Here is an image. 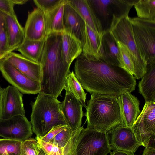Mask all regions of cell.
<instances>
[{"label":"cell","instance_id":"obj_42","mask_svg":"<svg viewBox=\"0 0 155 155\" xmlns=\"http://www.w3.org/2000/svg\"><path fill=\"white\" fill-rule=\"evenodd\" d=\"M15 5H22L26 3L28 1V0H12Z\"/></svg>","mask_w":155,"mask_h":155},{"label":"cell","instance_id":"obj_35","mask_svg":"<svg viewBox=\"0 0 155 155\" xmlns=\"http://www.w3.org/2000/svg\"><path fill=\"white\" fill-rule=\"evenodd\" d=\"M35 139L29 138L22 142L21 155H38L35 148Z\"/></svg>","mask_w":155,"mask_h":155},{"label":"cell","instance_id":"obj_32","mask_svg":"<svg viewBox=\"0 0 155 155\" xmlns=\"http://www.w3.org/2000/svg\"><path fill=\"white\" fill-rule=\"evenodd\" d=\"M73 132L68 126L58 134L49 143L62 149L70 139Z\"/></svg>","mask_w":155,"mask_h":155},{"label":"cell","instance_id":"obj_4","mask_svg":"<svg viewBox=\"0 0 155 155\" xmlns=\"http://www.w3.org/2000/svg\"><path fill=\"white\" fill-rule=\"evenodd\" d=\"M61 103L52 96L38 93L32 103L30 117L32 130L36 136H44L54 126L67 125L61 110Z\"/></svg>","mask_w":155,"mask_h":155},{"label":"cell","instance_id":"obj_18","mask_svg":"<svg viewBox=\"0 0 155 155\" xmlns=\"http://www.w3.org/2000/svg\"><path fill=\"white\" fill-rule=\"evenodd\" d=\"M102 37L85 23L84 41L82 54L87 59L92 61L101 59L103 54Z\"/></svg>","mask_w":155,"mask_h":155},{"label":"cell","instance_id":"obj_8","mask_svg":"<svg viewBox=\"0 0 155 155\" xmlns=\"http://www.w3.org/2000/svg\"><path fill=\"white\" fill-rule=\"evenodd\" d=\"M131 128L138 141L145 147L155 143V102H145Z\"/></svg>","mask_w":155,"mask_h":155},{"label":"cell","instance_id":"obj_7","mask_svg":"<svg viewBox=\"0 0 155 155\" xmlns=\"http://www.w3.org/2000/svg\"><path fill=\"white\" fill-rule=\"evenodd\" d=\"M111 150L106 132L83 127L72 155H107Z\"/></svg>","mask_w":155,"mask_h":155},{"label":"cell","instance_id":"obj_28","mask_svg":"<svg viewBox=\"0 0 155 155\" xmlns=\"http://www.w3.org/2000/svg\"><path fill=\"white\" fill-rule=\"evenodd\" d=\"M119 52L118 67L134 77L135 76L134 65L131 54L126 46L119 41H115Z\"/></svg>","mask_w":155,"mask_h":155},{"label":"cell","instance_id":"obj_43","mask_svg":"<svg viewBox=\"0 0 155 155\" xmlns=\"http://www.w3.org/2000/svg\"></svg>","mask_w":155,"mask_h":155},{"label":"cell","instance_id":"obj_20","mask_svg":"<svg viewBox=\"0 0 155 155\" xmlns=\"http://www.w3.org/2000/svg\"><path fill=\"white\" fill-rule=\"evenodd\" d=\"M86 24L96 33L103 36L105 30L97 17L88 0H68Z\"/></svg>","mask_w":155,"mask_h":155},{"label":"cell","instance_id":"obj_13","mask_svg":"<svg viewBox=\"0 0 155 155\" xmlns=\"http://www.w3.org/2000/svg\"><path fill=\"white\" fill-rule=\"evenodd\" d=\"M21 93L12 86H8L3 89L0 119H7L17 116H25Z\"/></svg>","mask_w":155,"mask_h":155},{"label":"cell","instance_id":"obj_6","mask_svg":"<svg viewBox=\"0 0 155 155\" xmlns=\"http://www.w3.org/2000/svg\"><path fill=\"white\" fill-rule=\"evenodd\" d=\"M136 42L147 62L155 64V20L129 17Z\"/></svg>","mask_w":155,"mask_h":155},{"label":"cell","instance_id":"obj_16","mask_svg":"<svg viewBox=\"0 0 155 155\" xmlns=\"http://www.w3.org/2000/svg\"><path fill=\"white\" fill-rule=\"evenodd\" d=\"M117 99L123 126L131 127L141 112L139 100L128 92L122 94Z\"/></svg>","mask_w":155,"mask_h":155},{"label":"cell","instance_id":"obj_30","mask_svg":"<svg viewBox=\"0 0 155 155\" xmlns=\"http://www.w3.org/2000/svg\"><path fill=\"white\" fill-rule=\"evenodd\" d=\"M22 141L0 139V155H21Z\"/></svg>","mask_w":155,"mask_h":155},{"label":"cell","instance_id":"obj_14","mask_svg":"<svg viewBox=\"0 0 155 155\" xmlns=\"http://www.w3.org/2000/svg\"><path fill=\"white\" fill-rule=\"evenodd\" d=\"M46 25L45 13L38 8L34 9L28 13L24 28L25 38L36 41L45 40Z\"/></svg>","mask_w":155,"mask_h":155},{"label":"cell","instance_id":"obj_12","mask_svg":"<svg viewBox=\"0 0 155 155\" xmlns=\"http://www.w3.org/2000/svg\"><path fill=\"white\" fill-rule=\"evenodd\" d=\"M64 89L65 94L64 101L61 102L60 109L67 125L73 131L80 127L84 116L83 107L70 91L66 84Z\"/></svg>","mask_w":155,"mask_h":155},{"label":"cell","instance_id":"obj_5","mask_svg":"<svg viewBox=\"0 0 155 155\" xmlns=\"http://www.w3.org/2000/svg\"><path fill=\"white\" fill-rule=\"evenodd\" d=\"M128 14H112L110 27L107 30L115 41L121 42L129 50L134 65V78L140 79L146 73L147 64L134 39Z\"/></svg>","mask_w":155,"mask_h":155},{"label":"cell","instance_id":"obj_29","mask_svg":"<svg viewBox=\"0 0 155 155\" xmlns=\"http://www.w3.org/2000/svg\"><path fill=\"white\" fill-rule=\"evenodd\" d=\"M134 6L138 17L155 20V0H137Z\"/></svg>","mask_w":155,"mask_h":155},{"label":"cell","instance_id":"obj_26","mask_svg":"<svg viewBox=\"0 0 155 155\" xmlns=\"http://www.w3.org/2000/svg\"><path fill=\"white\" fill-rule=\"evenodd\" d=\"M92 8L98 16L106 20L112 13L116 11V0H88Z\"/></svg>","mask_w":155,"mask_h":155},{"label":"cell","instance_id":"obj_39","mask_svg":"<svg viewBox=\"0 0 155 155\" xmlns=\"http://www.w3.org/2000/svg\"><path fill=\"white\" fill-rule=\"evenodd\" d=\"M110 153V155H135L133 152L123 150H114Z\"/></svg>","mask_w":155,"mask_h":155},{"label":"cell","instance_id":"obj_2","mask_svg":"<svg viewBox=\"0 0 155 155\" xmlns=\"http://www.w3.org/2000/svg\"><path fill=\"white\" fill-rule=\"evenodd\" d=\"M61 41V33H52L47 36L40 63V93L56 98L61 96L70 72V65L62 56Z\"/></svg>","mask_w":155,"mask_h":155},{"label":"cell","instance_id":"obj_11","mask_svg":"<svg viewBox=\"0 0 155 155\" xmlns=\"http://www.w3.org/2000/svg\"><path fill=\"white\" fill-rule=\"evenodd\" d=\"M108 143L112 150L135 152L142 146L131 127H118L106 132Z\"/></svg>","mask_w":155,"mask_h":155},{"label":"cell","instance_id":"obj_41","mask_svg":"<svg viewBox=\"0 0 155 155\" xmlns=\"http://www.w3.org/2000/svg\"><path fill=\"white\" fill-rule=\"evenodd\" d=\"M3 88L0 85V119H1L2 111V100Z\"/></svg>","mask_w":155,"mask_h":155},{"label":"cell","instance_id":"obj_33","mask_svg":"<svg viewBox=\"0 0 155 155\" xmlns=\"http://www.w3.org/2000/svg\"><path fill=\"white\" fill-rule=\"evenodd\" d=\"M35 139L45 155H64L62 148L53 144L43 140L38 136L36 137Z\"/></svg>","mask_w":155,"mask_h":155},{"label":"cell","instance_id":"obj_36","mask_svg":"<svg viewBox=\"0 0 155 155\" xmlns=\"http://www.w3.org/2000/svg\"><path fill=\"white\" fill-rule=\"evenodd\" d=\"M68 126L66 125H60L54 126L46 135L43 137H39L43 140L49 143L58 134Z\"/></svg>","mask_w":155,"mask_h":155},{"label":"cell","instance_id":"obj_37","mask_svg":"<svg viewBox=\"0 0 155 155\" xmlns=\"http://www.w3.org/2000/svg\"><path fill=\"white\" fill-rule=\"evenodd\" d=\"M12 0H0V11L7 14L15 15Z\"/></svg>","mask_w":155,"mask_h":155},{"label":"cell","instance_id":"obj_1","mask_svg":"<svg viewBox=\"0 0 155 155\" xmlns=\"http://www.w3.org/2000/svg\"><path fill=\"white\" fill-rule=\"evenodd\" d=\"M75 75L83 88L91 94L96 93L118 97L135 89L136 79L117 66L109 65L101 59L92 61L81 54L76 61Z\"/></svg>","mask_w":155,"mask_h":155},{"label":"cell","instance_id":"obj_40","mask_svg":"<svg viewBox=\"0 0 155 155\" xmlns=\"http://www.w3.org/2000/svg\"><path fill=\"white\" fill-rule=\"evenodd\" d=\"M35 148L38 155H45L43 150L39 146L37 143L35 145Z\"/></svg>","mask_w":155,"mask_h":155},{"label":"cell","instance_id":"obj_21","mask_svg":"<svg viewBox=\"0 0 155 155\" xmlns=\"http://www.w3.org/2000/svg\"><path fill=\"white\" fill-rule=\"evenodd\" d=\"M61 51L64 61L71 65L73 61L82 53L81 41L71 34L64 31L61 33Z\"/></svg>","mask_w":155,"mask_h":155},{"label":"cell","instance_id":"obj_23","mask_svg":"<svg viewBox=\"0 0 155 155\" xmlns=\"http://www.w3.org/2000/svg\"><path fill=\"white\" fill-rule=\"evenodd\" d=\"M139 92L145 102H155V64L148 66L138 85Z\"/></svg>","mask_w":155,"mask_h":155},{"label":"cell","instance_id":"obj_15","mask_svg":"<svg viewBox=\"0 0 155 155\" xmlns=\"http://www.w3.org/2000/svg\"><path fill=\"white\" fill-rule=\"evenodd\" d=\"M63 23L64 31L74 35L83 45L84 41L85 22L68 1L64 6Z\"/></svg>","mask_w":155,"mask_h":155},{"label":"cell","instance_id":"obj_34","mask_svg":"<svg viewBox=\"0 0 155 155\" xmlns=\"http://www.w3.org/2000/svg\"><path fill=\"white\" fill-rule=\"evenodd\" d=\"M64 0H34L33 2L37 8L44 12H49L57 7Z\"/></svg>","mask_w":155,"mask_h":155},{"label":"cell","instance_id":"obj_22","mask_svg":"<svg viewBox=\"0 0 155 155\" xmlns=\"http://www.w3.org/2000/svg\"><path fill=\"white\" fill-rule=\"evenodd\" d=\"M65 1L64 0L52 10L45 12L46 17L47 37L50 34L61 33L64 31L63 18Z\"/></svg>","mask_w":155,"mask_h":155},{"label":"cell","instance_id":"obj_24","mask_svg":"<svg viewBox=\"0 0 155 155\" xmlns=\"http://www.w3.org/2000/svg\"><path fill=\"white\" fill-rule=\"evenodd\" d=\"M103 54L101 60L107 64L118 66L119 52L117 44L107 30L102 37Z\"/></svg>","mask_w":155,"mask_h":155},{"label":"cell","instance_id":"obj_19","mask_svg":"<svg viewBox=\"0 0 155 155\" xmlns=\"http://www.w3.org/2000/svg\"><path fill=\"white\" fill-rule=\"evenodd\" d=\"M4 14L8 35L7 56L16 50L25 38L24 28L19 23L16 14Z\"/></svg>","mask_w":155,"mask_h":155},{"label":"cell","instance_id":"obj_9","mask_svg":"<svg viewBox=\"0 0 155 155\" xmlns=\"http://www.w3.org/2000/svg\"><path fill=\"white\" fill-rule=\"evenodd\" d=\"M0 71L7 81L22 93L35 94L40 92V82L31 79L4 58L0 60Z\"/></svg>","mask_w":155,"mask_h":155},{"label":"cell","instance_id":"obj_3","mask_svg":"<svg viewBox=\"0 0 155 155\" xmlns=\"http://www.w3.org/2000/svg\"><path fill=\"white\" fill-rule=\"evenodd\" d=\"M117 97L96 93L91 94L87 101L84 115L87 127L107 132L115 127L123 126Z\"/></svg>","mask_w":155,"mask_h":155},{"label":"cell","instance_id":"obj_10","mask_svg":"<svg viewBox=\"0 0 155 155\" xmlns=\"http://www.w3.org/2000/svg\"><path fill=\"white\" fill-rule=\"evenodd\" d=\"M32 134L31 123L25 116L0 120V136L4 139L23 142Z\"/></svg>","mask_w":155,"mask_h":155},{"label":"cell","instance_id":"obj_25","mask_svg":"<svg viewBox=\"0 0 155 155\" xmlns=\"http://www.w3.org/2000/svg\"><path fill=\"white\" fill-rule=\"evenodd\" d=\"M45 40L36 41L25 38L16 50L25 57L40 64Z\"/></svg>","mask_w":155,"mask_h":155},{"label":"cell","instance_id":"obj_27","mask_svg":"<svg viewBox=\"0 0 155 155\" xmlns=\"http://www.w3.org/2000/svg\"><path fill=\"white\" fill-rule=\"evenodd\" d=\"M66 84L70 91L85 108L87 105L86 100L87 94L85 93L81 83L73 71L70 72L67 76Z\"/></svg>","mask_w":155,"mask_h":155},{"label":"cell","instance_id":"obj_38","mask_svg":"<svg viewBox=\"0 0 155 155\" xmlns=\"http://www.w3.org/2000/svg\"><path fill=\"white\" fill-rule=\"evenodd\" d=\"M142 155H155V143L145 147Z\"/></svg>","mask_w":155,"mask_h":155},{"label":"cell","instance_id":"obj_17","mask_svg":"<svg viewBox=\"0 0 155 155\" xmlns=\"http://www.w3.org/2000/svg\"><path fill=\"white\" fill-rule=\"evenodd\" d=\"M4 59L31 79L40 82L41 71L40 64L13 52L10 53Z\"/></svg>","mask_w":155,"mask_h":155},{"label":"cell","instance_id":"obj_31","mask_svg":"<svg viewBox=\"0 0 155 155\" xmlns=\"http://www.w3.org/2000/svg\"><path fill=\"white\" fill-rule=\"evenodd\" d=\"M8 35L4 13L0 11V60L7 56Z\"/></svg>","mask_w":155,"mask_h":155}]
</instances>
